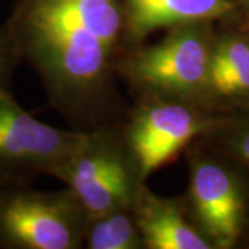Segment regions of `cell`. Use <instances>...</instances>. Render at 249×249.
Returning a JSON list of instances; mask_svg holds the SVG:
<instances>
[{"mask_svg":"<svg viewBox=\"0 0 249 249\" xmlns=\"http://www.w3.org/2000/svg\"><path fill=\"white\" fill-rule=\"evenodd\" d=\"M121 4L127 50L160 29L202 21L224 22L240 13L235 0H121Z\"/></svg>","mask_w":249,"mask_h":249,"instance_id":"9c48e42d","label":"cell"},{"mask_svg":"<svg viewBox=\"0 0 249 249\" xmlns=\"http://www.w3.org/2000/svg\"><path fill=\"white\" fill-rule=\"evenodd\" d=\"M214 35L216 22L212 21L170 28L160 42L126 50L116 64V75L137 98L178 100L199 106Z\"/></svg>","mask_w":249,"mask_h":249,"instance_id":"7a4b0ae2","label":"cell"},{"mask_svg":"<svg viewBox=\"0 0 249 249\" xmlns=\"http://www.w3.org/2000/svg\"><path fill=\"white\" fill-rule=\"evenodd\" d=\"M199 142L249 168V109L226 115Z\"/></svg>","mask_w":249,"mask_h":249,"instance_id":"7c38bea8","label":"cell"},{"mask_svg":"<svg viewBox=\"0 0 249 249\" xmlns=\"http://www.w3.org/2000/svg\"><path fill=\"white\" fill-rule=\"evenodd\" d=\"M83 247L88 249H144L132 208L90 217Z\"/></svg>","mask_w":249,"mask_h":249,"instance_id":"8fae6325","label":"cell"},{"mask_svg":"<svg viewBox=\"0 0 249 249\" xmlns=\"http://www.w3.org/2000/svg\"><path fill=\"white\" fill-rule=\"evenodd\" d=\"M132 211L144 249H212L190 222L181 198L158 196L144 183Z\"/></svg>","mask_w":249,"mask_h":249,"instance_id":"30bf717a","label":"cell"},{"mask_svg":"<svg viewBox=\"0 0 249 249\" xmlns=\"http://www.w3.org/2000/svg\"><path fill=\"white\" fill-rule=\"evenodd\" d=\"M54 178L76 196L89 219L132 208L139 188L147 183L122 124L112 122L85 130L78 147Z\"/></svg>","mask_w":249,"mask_h":249,"instance_id":"277c9868","label":"cell"},{"mask_svg":"<svg viewBox=\"0 0 249 249\" xmlns=\"http://www.w3.org/2000/svg\"><path fill=\"white\" fill-rule=\"evenodd\" d=\"M6 28L58 112L89 129L106 124L127 50L121 0H19Z\"/></svg>","mask_w":249,"mask_h":249,"instance_id":"6da1fadb","label":"cell"},{"mask_svg":"<svg viewBox=\"0 0 249 249\" xmlns=\"http://www.w3.org/2000/svg\"><path fill=\"white\" fill-rule=\"evenodd\" d=\"M224 116L186 101L137 98L122 127L147 181L193 142L211 133Z\"/></svg>","mask_w":249,"mask_h":249,"instance_id":"8992f818","label":"cell"},{"mask_svg":"<svg viewBox=\"0 0 249 249\" xmlns=\"http://www.w3.org/2000/svg\"><path fill=\"white\" fill-rule=\"evenodd\" d=\"M89 216L70 188L0 187V248H83Z\"/></svg>","mask_w":249,"mask_h":249,"instance_id":"5b68a950","label":"cell"},{"mask_svg":"<svg viewBox=\"0 0 249 249\" xmlns=\"http://www.w3.org/2000/svg\"><path fill=\"white\" fill-rule=\"evenodd\" d=\"M199 106L219 115L249 109V24L216 29Z\"/></svg>","mask_w":249,"mask_h":249,"instance_id":"ba28073f","label":"cell"},{"mask_svg":"<svg viewBox=\"0 0 249 249\" xmlns=\"http://www.w3.org/2000/svg\"><path fill=\"white\" fill-rule=\"evenodd\" d=\"M235 1H237L238 7H240L244 13L249 14V0H235Z\"/></svg>","mask_w":249,"mask_h":249,"instance_id":"5bb4252c","label":"cell"},{"mask_svg":"<svg viewBox=\"0 0 249 249\" xmlns=\"http://www.w3.org/2000/svg\"><path fill=\"white\" fill-rule=\"evenodd\" d=\"M188 186L181 202L212 249L240 247L249 235V168L196 140L186 151Z\"/></svg>","mask_w":249,"mask_h":249,"instance_id":"3957f363","label":"cell"},{"mask_svg":"<svg viewBox=\"0 0 249 249\" xmlns=\"http://www.w3.org/2000/svg\"><path fill=\"white\" fill-rule=\"evenodd\" d=\"M21 61V55L9 29L6 25L0 27V91L10 89L14 71Z\"/></svg>","mask_w":249,"mask_h":249,"instance_id":"4fadbf2b","label":"cell"},{"mask_svg":"<svg viewBox=\"0 0 249 249\" xmlns=\"http://www.w3.org/2000/svg\"><path fill=\"white\" fill-rule=\"evenodd\" d=\"M83 136L85 130H62L36 119L9 90L0 91V187L54 178Z\"/></svg>","mask_w":249,"mask_h":249,"instance_id":"52a82bcc","label":"cell"}]
</instances>
